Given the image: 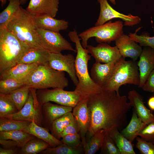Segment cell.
I'll return each instance as SVG.
<instances>
[{"mask_svg":"<svg viewBox=\"0 0 154 154\" xmlns=\"http://www.w3.org/2000/svg\"><path fill=\"white\" fill-rule=\"evenodd\" d=\"M115 42L123 57H129L135 61L139 58L143 49L142 46L131 39L129 35L123 33Z\"/></svg>","mask_w":154,"mask_h":154,"instance_id":"d6986e66","label":"cell"},{"mask_svg":"<svg viewBox=\"0 0 154 154\" xmlns=\"http://www.w3.org/2000/svg\"><path fill=\"white\" fill-rule=\"evenodd\" d=\"M19 111L8 94L0 93V118L5 117Z\"/></svg>","mask_w":154,"mask_h":154,"instance_id":"e575fe53","label":"cell"},{"mask_svg":"<svg viewBox=\"0 0 154 154\" xmlns=\"http://www.w3.org/2000/svg\"><path fill=\"white\" fill-rule=\"evenodd\" d=\"M30 48L6 28L0 29V73L16 64Z\"/></svg>","mask_w":154,"mask_h":154,"instance_id":"3957f363","label":"cell"},{"mask_svg":"<svg viewBox=\"0 0 154 154\" xmlns=\"http://www.w3.org/2000/svg\"><path fill=\"white\" fill-rule=\"evenodd\" d=\"M74 118V117L72 112H70L64 114L55 120L52 123L50 129L51 134L59 139L60 134L72 122Z\"/></svg>","mask_w":154,"mask_h":154,"instance_id":"4dcf8cb0","label":"cell"},{"mask_svg":"<svg viewBox=\"0 0 154 154\" xmlns=\"http://www.w3.org/2000/svg\"><path fill=\"white\" fill-rule=\"evenodd\" d=\"M28 98L22 108L14 114L5 117L19 120L34 122L38 125L43 127V115L42 106L38 101L36 89L30 88Z\"/></svg>","mask_w":154,"mask_h":154,"instance_id":"9c48e42d","label":"cell"},{"mask_svg":"<svg viewBox=\"0 0 154 154\" xmlns=\"http://www.w3.org/2000/svg\"><path fill=\"white\" fill-rule=\"evenodd\" d=\"M49 147V145L47 142L35 137L28 141L21 148L18 154H37Z\"/></svg>","mask_w":154,"mask_h":154,"instance_id":"f1b7e54d","label":"cell"},{"mask_svg":"<svg viewBox=\"0 0 154 154\" xmlns=\"http://www.w3.org/2000/svg\"><path fill=\"white\" fill-rule=\"evenodd\" d=\"M127 98L138 117L144 123L148 124L154 121V115L145 106L142 96L135 90L129 91Z\"/></svg>","mask_w":154,"mask_h":154,"instance_id":"ffe728a7","label":"cell"},{"mask_svg":"<svg viewBox=\"0 0 154 154\" xmlns=\"http://www.w3.org/2000/svg\"><path fill=\"white\" fill-rule=\"evenodd\" d=\"M86 49L95 62L104 64L116 62L123 57L117 47L112 46L107 43H101L96 46L88 45Z\"/></svg>","mask_w":154,"mask_h":154,"instance_id":"5bb4252c","label":"cell"},{"mask_svg":"<svg viewBox=\"0 0 154 154\" xmlns=\"http://www.w3.org/2000/svg\"><path fill=\"white\" fill-rule=\"evenodd\" d=\"M43 115L42 126L48 131L52 123L64 114L72 111L73 108L53 104L47 102L42 105Z\"/></svg>","mask_w":154,"mask_h":154,"instance_id":"2e32d148","label":"cell"},{"mask_svg":"<svg viewBox=\"0 0 154 154\" xmlns=\"http://www.w3.org/2000/svg\"><path fill=\"white\" fill-rule=\"evenodd\" d=\"M49 54V53L44 49L31 48L22 56L17 64L48 66Z\"/></svg>","mask_w":154,"mask_h":154,"instance_id":"603a6c76","label":"cell"},{"mask_svg":"<svg viewBox=\"0 0 154 154\" xmlns=\"http://www.w3.org/2000/svg\"><path fill=\"white\" fill-rule=\"evenodd\" d=\"M119 61L106 64L95 62L90 71V76L92 80L103 88L111 78Z\"/></svg>","mask_w":154,"mask_h":154,"instance_id":"9a60e30c","label":"cell"},{"mask_svg":"<svg viewBox=\"0 0 154 154\" xmlns=\"http://www.w3.org/2000/svg\"><path fill=\"white\" fill-rule=\"evenodd\" d=\"M23 131L46 142L50 147H55L63 144L60 140L55 137L49 131L34 122H31Z\"/></svg>","mask_w":154,"mask_h":154,"instance_id":"cb8c5ba5","label":"cell"},{"mask_svg":"<svg viewBox=\"0 0 154 154\" xmlns=\"http://www.w3.org/2000/svg\"><path fill=\"white\" fill-rule=\"evenodd\" d=\"M37 28L57 32L67 29L69 23L64 19H57L49 15L44 14L33 15Z\"/></svg>","mask_w":154,"mask_h":154,"instance_id":"44dd1931","label":"cell"},{"mask_svg":"<svg viewBox=\"0 0 154 154\" xmlns=\"http://www.w3.org/2000/svg\"><path fill=\"white\" fill-rule=\"evenodd\" d=\"M60 0H30L26 10L33 15L46 14L53 17L58 10Z\"/></svg>","mask_w":154,"mask_h":154,"instance_id":"ac0fdd59","label":"cell"},{"mask_svg":"<svg viewBox=\"0 0 154 154\" xmlns=\"http://www.w3.org/2000/svg\"><path fill=\"white\" fill-rule=\"evenodd\" d=\"M140 29H137L135 33H129L128 35L130 38L139 43L141 46L149 47L154 49V36L150 37L149 33L146 32L138 35L137 32ZM153 31L154 32V29Z\"/></svg>","mask_w":154,"mask_h":154,"instance_id":"d590c367","label":"cell"},{"mask_svg":"<svg viewBox=\"0 0 154 154\" xmlns=\"http://www.w3.org/2000/svg\"><path fill=\"white\" fill-rule=\"evenodd\" d=\"M141 88L143 90L145 91L154 92V69L151 72L145 83Z\"/></svg>","mask_w":154,"mask_h":154,"instance_id":"7bdbcfd3","label":"cell"},{"mask_svg":"<svg viewBox=\"0 0 154 154\" xmlns=\"http://www.w3.org/2000/svg\"><path fill=\"white\" fill-rule=\"evenodd\" d=\"M75 64V58L71 54L63 55L61 52L49 53L48 66L54 70L68 73L76 86L78 81L76 75Z\"/></svg>","mask_w":154,"mask_h":154,"instance_id":"7c38bea8","label":"cell"},{"mask_svg":"<svg viewBox=\"0 0 154 154\" xmlns=\"http://www.w3.org/2000/svg\"><path fill=\"white\" fill-rule=\"evenodd\" d=\"M79 129L77 121L74 117L72 122L59 135V139L60 140L64 136L69 134L79 133Z\"/></svg>","mask_w":154,"mask_h":154,"instance_id":"b9f144b4","label":"cell"},{"mask_svg":"<svg viewBox=\"0 0 154 154\" xmlns=\"http://www.w3.org/2000/svg\"><path fill=\"white\" fill-rule=\"evenodd\" d=\"M38 66L35 64H17L0 73V79L12 78L23 82Z\"/></svg>","mask_w":154,"mask_h":154,"instance_id":"7402d4cb","label":"cell"},{"mask_svg":"<svg viewBox=\"0 0 154 154\" xmlns=\"http://www.w3.org/2000/svg\"><path fill=\"white\" fill-rule=\"evenodd\" d=\"M136 140V147L141 154H154V143L137 137Z\"/></svg>","mask_w":154,"mask_h":154,"instance_id":"f35d334b","label":"cell"},{"mask_svg":"<svg viewBox=\"0 0 154 154\" xmlns=\"http://www.w3.org/2000/svg\"><path fill=\"white\" fill-rule=\"evenodd\" d=\"M0 144L1 147L4 149L21 148L17 142L10 139H0Z\"/></svg>","mask_w":154,"mask_h":154,"instance_id":"ee69618b","label":"cell"},{"mask_svg":"<svg viewBox=\"0 0 154 154\" xmlns=\"http://www.w3.org/2000/svg\"><path fill=\"white\" fill-rule=\"evenodd\" d=\"M106 133L104 129L98 131L83 146L85 154H94L101 149Z\"/></svg>","mask_w":154,"mask_h":154,"instance_id":"83f0119b","label":"cell"},{"mask_svg":"<svg viewBox=\"0 0 154 154\" xmlns=\"http://www.w3.org/2000/svg\"><path fill=\"white\" fill-rule=\"evenodd\" d=\"M25 85L23 82L13 79L0 80V93L8 94Z\"/></svg>","mask_w":154,"mask_h":154,"instance_id":"8d00e7d4","label":"cell"},{"mask_svg":"<svg viewBox=\"0 0 154 154\" xmlns=\"http://www.w3.org/2000/svg\"><path fill=\"white\" fill-rule=\"evenodd\" d=\"M36 94L41 105L45 102H52L73 108L82 99L74 91H67L59 88L39 89L36 91Z\"/></svg>","mask_w":154,"mask_h":154,"instance_id":"ba28073f","label":"cell"},{"mask_svg":"<svg viewBox=\"0 0 154 154\" xmlns=\"http://www.w3.org/2000/svg\"><path fill=\"white\" fill-rule=\"evenodd\" d=\"M137 65L140 78L138 86L142 88L154 69V49L149 47H144L139 57Z\"/></svg>","mask_w":154,"mask_h":154,"instance_id":"e0dca14e","label":"cell"},{"mask_svg":"<svg viewBox=\"0 0 154 154\" xmlns=\"http://www.w3.org/2000/svg\"><path fill=\"white\" fill-rule=\"evenodd\" d=\"M7 0H0L1 6H3L6 4Z\"/></svg>","mask_w":154,"mask_h":154,"instance_id":"7dc6e473","label":"cell"},{"mask_svg":"<svg viewBox=\"0 0 154 154\" xmlns=\"http://www.w3.org/2000/svg\"><path fill=\"white\" fill-rule=\"evenodd\" d=\"M27 0H21L20 3L21 5H24L27 2Z\"/></svg>","mask_w":154,"mask_h":154,"instance_id":"c3c4849f","label":"cell"},{"mask_svg":"<svg viewBox=\"0 0 154 154\" xmlns=\"http://www.w3.org/2000/svg\"><path fill=\"white\" fill-rule=\"evenodd\" d=\"M147 125L138 117L134 110L129 123L122 129L121 133L126 139L132 142L138 136L139 132Z\"/></svg>","mask_w":154,"mask_h":154,"instance_id":"d4e9b609","label":"cell"},{"mask_svg":"<svg viewBox=\"0 0 154 154\" xmlns=\"http://www.w3.org/2000/svg\"><path fill=\"white\" fill-rule=\"evenodd\" d=\"M100 150V154H121L119 149L115 145L113 140L107 133Z\"/></svg>","mask_w":154,"mask_h":154,"instance_id":"74e56055","label":"cell"},{"mask_svg":"<svg viewBox=\"0 0 154 154\" xmlns=\"http://www.w3.org/2000/svg\"><path fill=\"white\" fill-rule=\"evenodd\" d=\"M6 28L31 48L43 49L40 44L33 16L22 7L19 15L9 22Z\"/></svg>","mask_w":154,"mask_h":154,"instance_id":"5b68a950","label":"cell"},{"mask_svg":"<svg viewBox=\"0 0 154 154\" xmlns=\"http://www.w3.org/2000/svg\"><path fill=\"white\" fill-rule=\"evenodd\" d=\"M124 23L120 20L112 22L110 21L105 23L90 27L78 34L82 40V46L86 48L89 39L94 37L99 43L115 41L123 33Z\"/></svg>","mask_w":154,"mask_h":154,"instance_id":"52a82bcc","label":"cell"},{"mask_svg":"<svg viewBox=\"0 0 154 154\" xmlns=\"http://www.w3.org/2000/svg\"><path fill=\"white\" fill-rule=\"evenodd\" d=\"M60 141L63 143L71 147L82 145L79 133L66 135L62 137Z\"/></svg>","mask_w":154,"mask_h":154,"instance_id":"60d3db41","label":"cell"},{"mask_svg":"<svg viewBox=\"0 0 154 154\" xmlns=\"http://www.w3.org/2000/svg\"><path fill=\"white\" fill-rule=\"evenodd\" d=\"M35 137L22 130L0 131V139L13 140L17 142L21 148L28 141Z\"/></svg>","mask_w":154,"mask_h":154,"instance_id":"f546056e","label":"cell"},{"mask_svg":"<svg viewBox=\"0 0 154 154\" xmlns=\"http://www.w3.org/2000/svg\"><path fill=\"white\" fill-rule=\"evenodd\" d=\"M119 149L121 154H135L133 145L118 129H113L108 133Z\"/></svg>","mask_w":154,"mask_h":154,"instance_id":"4316f807","label":"cell"},{"mask_svg":"<svg viewBox=\"0 0 154 154\" xmlns=\"http://www.w3.org/2000/svg\"><path fill=\"white\" fill-rule=\"evenodd\" d=\"M37 30L41 46L49 53H57L63 50L76 52V50L59 32L39 28Z\"/></svg>","mask_w":154,"mask_h":154,"instance_id":"30bf717a","label":"cell"},{"mask_svg":"<svg viewBox=\"0 0 154 154\" xmlns=\"http://www.w3.org/2000/svg\"><path fill=\"white\" fill-rule=\"evenodd\" d=\"M9 3L0 14V29L6 28L11 21L19 15L21 10V0H8Z\"/></svg>","mask_w":154,"mask_h":154,"instance_id":"484cf974","label":"cell"},{"mask_svg":"<svg viewBox=\"0 0 154 154\" xmlns=\"http://www.w3.org/2000/svg\"><path fill=\"white\" fill-rule=\"evenodd\" d=\"M41 154H83V146L71 147L64 144L53 147H48L40 152Z\"/></svg>","mask_w":154,"mask_h":154,"instance_id":"d6a6232c","label":"cell"},{"mask_svg":"<svg viewBox=\"0 0 154 154\" xmlns=\"http://www.w3.org/2000/svg\"><path fill=\"white\" fill-rule=\"evenodd\" d=\"M147 104L151 110L154 111V96L149 98L147 101Z\"/></svg>","mask_w":154,"mask_h":154,"instance_id":"bcb514c9","label":"cell"},{"mask_svg":"<svg viewBox=\"0 0 154 154\" xmlns=\"http://www.w3.org/2000/svg\"><path fill=\"white\" fill-rule=\"evenodd\" d=\"M68 36L71 41L75 43L77 53L75 66L78 83L74 91L82 98H88L102 92L103 89L93 81L89 74L88 64L91 56L87 49L82 46L76 30L74 29L68 33Z\"/></svg>","mask_w":154,"mask_h":154,"instance_id":"7a4b0ae2","label":"cell"},{"mask_svg":"<svg viewBox=\"0 0 154 154\" xmlns=\"http://www.w3.org/2000/svg\"><path fill=\"white\" fill-rule=\"evenodd\" d=\"M91 123L86 136V143L98 130L107 133L111 131L123 129L127 123V115L131 107L127 97L115 91H103L88 98Z\"/></svg>","mask_w":154,"mask_h":154,"instance_id":"6da1fadb","label":"cell"},{"mask_svg":"<svg viewBox=\"0 0 154 154\" xmlns=\"http://www.w3.org/2000/svg\"><path fill=\"white\" fill-rule=\"evenodd\" d=\"M113 5H115L116 4V0H109Z\"/></svg>","mask_w":154,"mask_h":154,"instance_id":"681fc988","label":"cell"},{"mask_svg":"<svg viewBox=\"0 0 154 154\" xmlns=\"http://www.w3.org/2000/svg\"><path fill=\"white\" fill-rule=\"evenodd\" d=\"M23 82L30 88L36 90L50 88L64 89L69 85L64 72L43 65L38 66Z\"/></svg>","mask_w":154,"mask_h":154,"instance_id":"277c9868","label":"cell"},{"mask_svg":"<svg viewBox=\"0 0 154 154\" xmlns=\"http://www.w3.org/2000/svg\"><path fill=\"white\" fill-rule=\"evenodd\" d=\"M138 136L146 141L154 143V121L147 124L139 132Z\"/></svg>","mask_w":154,"mask_h":154,"instance_id":"ab89813d","label":"cell"},{"mask_svg":"<svg viewBox=\"0 0 154 154\" xmlns=\"http://www.w3.org/2000/svg\"><path fill=\"white\" fill-rule=\"evenodd\" d=\"M100 5L99 16L95 26L103 24L114 18H119L124 22V26L133 27L139 24L141 21L138 16L130 13L127 15L119 13L114 9L108 3L107 0H97Z\"/></svg>","mask_w":154,"mask_h":154,"instance_id":"8fae6325","label":"cell"},{"mask_svg":"<svg viewBox=\"0 0 154 154\" xmlns=\"http://www.w3.org/2000/svg\"><path fill=\"white\" fill-rule=\"evenodd\" d=\"M18 148L13 149H4L0 148V154H18L19 150Z\"/></svg>","mask_w":154,"mask_h":154,"instance_id":"f6af8a7d","label":"cell"},{"mask_svg":"<svg viewBox=\"0 0 154 154\" xmlns=\"http://www.w3.org/2000/svg\"><path fill=\"white\" fill-rule=\"evenodd\" d=\"M125 58L122 57L118 62L111 78L103 88L104 91L119 94V88L123 85H139L140 78L137 64L135 61L125 60Z\"/></svg>","mask_w":154,"mask_h":154,"instance_id":"8992f818","label":"cell"},{"mask_svg":"<svg viewBox=\"0 0 154 154\" xmlns=\"http://www.w3.org/2000/svg\"><path fill=\"white\" fill-rule=\"evenodd\" d=\"M31 122L28 121L13 119L8 118H0V131L15 130L23 131Z\"/></svg>","mask_w":154,"mask_h":154,"instance_id":"836d02e7","label":"cell"},{"mask_svg":"<svg viewBox=\"0 0 154 154\" xmlns=\"http://www.w3.org/2000/svg\"><path fill=\"white\" fill-rule=\"evenodd\" d=\"M88 98H82L73 108L72 112L77 122L83 146L86 143V136L91 123V114L87 105Z\"/></svg>","mask_w":154,"mask_h":154,"instance_id":"4fadbf2b","label":"cell"},{"mask_svg":"<svg viewBox=\"0 0 154 154\" xmlns=\"http://www.w3.org/2000/svg\"><path fill=\"white\" fill-rule=\"evenodd\" d=\"M30 92V88L25 85L11 92L8 95L19 111L27 101Z\"/></svg>","mask_w":154,"mask_h":154,"instance_id":"1f68e13d","label":"cell"}]
</instances>
